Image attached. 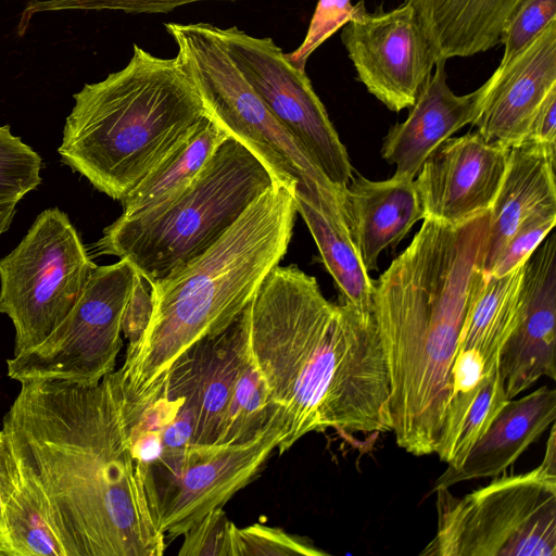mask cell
Wrapping results in <instances>:
<instances>
[{
    "label": "cell",
    "instance_id": "6da1fadb",
    "mask_svg": "<svg viewBox=\"0 0 556 556\" xmlns=\"http://www.w3.org/2000/svg\"><path fill=\"white\" fill-rule=\"evenodd\" d=\"M2 430L47 498L66 556H161L113 372L94 384L21 382Z\"/></svg>",
    "mask_w": 556,
    "mask_h": 556
},
{
    "label": "cell",
    "instance_id": "7a4b0ae2",
    "mask_svg": "<svg viewBox=\"0 0 556 556\" xmlns=\"http://www.w3.org/2000/svg\"><path fill=\"white\" fill-rule=\"evenodd\" d=\"M245 339L280 415L279 454L311 432L391 431L388 369L372 313L330 302L315 277L277 265L248 306Z\"/></svg>",
    "mask_w": 556,
    "mask_h": 556
},
{
    "label": "cell",
    "instance_id": "3957f363",
    "mask_svg": "<svg viewBox=\"0 0 556 556\" xmlns=\"http://www.w3.org/2000/svg\"><path fill=\"white\" fill-rule=\"evenodd\" d=\"M490 211L463 224L431 218L374 281L372 316L390 387L391 432L407 453H435L451 369L472 296L482 282Z\"/></svg>",
    "mask_w": 556,
    "mask_h": 556
},
{
    "label": "cell",
    "instance_id": "277c9868",
    "mask_svg": "<svg viewBox=\"0 0 556 556\" xmlns=\"http://www.w3.org/2000/svg\"><path fill=\"white\" fill-rule=\"evenodd\" d=\"M296 213L294 189L275 182L207 251L149 283V325L113 371L127 419L155 397L185 351L240 316L287 253Z\"/></svg>",
    "mask_w": 556,
    "mask_h": 556
},
{
    "label": "cell",
    "instance_id": "5b68a950",
    "mask_svg": "<svg viewBox=\"0 0 556 556\" xmlns=\"http://www.w3.org/2000/svg\"><path fill=\"white\" fill-rule=\"evenodd\" d=\"M66 118L62 162L123 201L207 115L178 60L132 45L125 67L86 84Z\"/></svg>",
    "mask_w": 556,
    "mask_h": 556
},
{
    "label": "cell",
    "instance_id": "8992f818",
    "mask_svg": "<svg viewBox=\"0 0 556 556\" xmlns=\"http://www.w3.org/2000/svg\"><path fill=\"white\" fill-rule=\"evenodd\" d=\"M275 182L268 166L228 136L190 184L154 206L122 214L97 248L154 282L207 251Z\"/></svg>",
    "mask_w": 556,
    "mask_h": 556
},
{
    "label": "cell",
    "instance_id": "52a82bcc",
    "mask_svg": "<svg viewBox=\"0 0 556 556\" xmlns=\"http://www.w3.org/2000/svg\"><path fill=\"white\" fill-rule=\"evenodd\" d=\"M438 527L425 556H556V434L534 469L463 497L438 488Z\"/></svg>",
    "mask_w": 556,
    "mask_h": 556
},
{
    "label": "cell",
    "instance_id": "ba28073f",
    "mask_svg": "<svg viewBox=\"0 0 556 556\" xmlns=\"http://www.w3.org/2000/svg\"><path fill=\"white\" fill-rule=\"evenodd\" d=\"M176 46L181 68L201 97L207 114L229 136L240 140L270 169L281 185L309 195H342L309 161L268 111L235 65L210 23H165Z\"/></svg>",
    "mask_w": 556,
    "mask_h": 556
},
{
    "label": "cell",
    "instance_id": "9c48e42d",
    "mask_svg": "<svg viewBox=\"0 0 556 556\" xmlns=\"http://www.w3.org/2000/svg\"><path fill=\"white\" fill-rule=\"evenodd\" d=\"M96 265L68 216L41 212L0 258V313L15 329L14 355L41 344L80 299Z\"/></svg>",
    "mask_w": 556,
    "mask_h": 556
},
{
    "label": "cell",
    "instance_id": "30bf717a",
    "mask_svg": "<svg viewBox=\"0 0 556 556\" xmlns=\"http://www.w3.org/2000/svg\"><path fill=\"white\" fill-rule=\"evenodd\" d=\"M135 276L125 260L96 265L80 299L59 327L38 346L7 361L8 376L18 382L94 384L113 372Z\"/></svg>",
    "mask_w": 556,
    "mask_h": 556
},
{
    "label": "cell",
    "instance_id": "8fae6325",
    "mask_svg": "<svg viewBox=\"0 0 556 556\" xmlns=\"http://www.w3.org/2000/svg\"><path fill=\"white\" fill-rule=\"evenodd\" d=\"M217 31L268 111L327 179L344 191L353 177L350 157L305 70L296 67L270 37H254L237 26Z\"/></svg>",
    "mask_w": 556,
    "mask_h": 556
},
{
    "label": "cell",
    "instance_id": "7c38bea8",
    "mask_svg": "<svg viewBox=\"0 0 556 556\" xmlns=\"http://www.w3.org/2000/svg\"><path fill=\"white\" fill-rule=\"evenodd\" d=\"M282 437L283 427L276 410L265 429L250 442L192 451L176 473L146 476L159 530L174 540L204 515L223 507L256 477Z\"/></svg>",
    "mask_w": 556,
    "mask_h": 556
},
{
    "label": "cell",
    "instance_id": "4fadbf2b",
    "mask_svg": "<svg viewBox=\"0 0 556 556\" xmlns=\"http://www.w3.org/2000/svg\"><path fill=\"white\" fill-rule=\"evenodd\" d=\"M341 40L357 79L394 112L415 103L437 61L407 1L388 12L369 13L361 0L343 27Z\"/></svg>",
    "mask_w": 556,
    "mask_h": 556
},
{
    "label": "cell",
    "instance_id": "5bb4252c",
    "mask_svg": "<svg viewBox=\"0 0 556 556\" xmlns=\"http://www.w3.org/2000/svg\"><path fill=\"white\" fill-rule=\"evenodd\" d=\"M508 152L509 148L486 141L478 131L442 142L415 179L425 218L459 225L490 211Z\"/></svg>",
    "mask_w": 556,
    "mask_h": 556
},
{
    "label": "cell",
    "instance_id": "9a60e30c",
    "mask_svg": "<svg viewBox=\"0 0 556 556\" xmlns=\"http://www.w3.org/2000/svg\"><path fill=\"white\" fill-rule=\"evenodd\" d=\"M523 264L504 275L485 274L472 296L451 369L445 420L452 427L462 425L498 370L500 352L518 318Z\"/></svg>",
    "mask_w": 556,
    "mask_h": 556
},
{
    "label": "cell",
    "instance_id": "2e32d148",
    "mask_svg": "<svg viewBox=\"0 0 556 556\" xmlns=\"http://www.w3.org/2000/svg\"><path fill=\"white\" fill-rule=\"evenodd\" d=\"M556 235L551 232L523 264L517 323L498 356L507 400L540 378L556 379Z\"/></svg>",
    "mask_w": 556,
    "mask_h": 556
},
{
    "label": "cell",
    "instance_id": "e0dca14e",
    "mask_svg": "<svg viewBox=\"0 0 556 556\" xmlns=\"http://www.w3.org/2000/svg\"><path fill=\"white\" fill-rule=\"evenodd\" d=\"M483 87L471 123L477 131L506 148L523 142L539 106L556 88V18Z\"/></svg>",
    "mask_w": 556,
    "mask_h": 556
},
{
    "label": "cell",
    "instance_id": "ac0fdd59",
    "mask_svg": "<svg viewBox=\"0 0 556 556\" xmlns=\"http://www.w3.org/2000/svg\"><path fill=\"white\" fill-rule=\"evenodd\" d=\"M445 63L435 61L434 73L409 108L407 118L392 126L383 138L381 155L395 165L394 178L414 180L428 156L471 124L479 112L483 85L468 94H455L446 84Z\"/></svg>",
    "mask_w": 556,
    "mask_h": 556
},
{
    "label": "cell",
    "instance_id": "d6986e66",
    "mask_svg": "<svg viewBox=\"0 0 556 556\" xmlns=\"http://www.w3.org/2000/svg\"><path fill=\"white\" fill-rule=\"evenodd\" d=\"M351 237L367 271L377 269L382 251L397 244L425 208L415 179L369 180L352 177L340 200Z\"/></svg>",
    "mask_w": 556,
    "mask_h": 556
},
{
    "label": "cell",
    "instance_id": "ffe728a7",
    "mask_svg": "<svg viewBox=\"0 0 556 556\" xmlns=\"http://www.w3.org/2000/svg\"><path fill=\"white\" fill-rule=\"evenodd\" d=\"M556 419V390L543 386L520 399H510L485 432L472 444L458 467H448L434 490L503 473Z\"/></svg>",
    "mask_w": 556,
    "mask_h": 556
},
{
    "label": "cell",
    "instance_id": "44dd1931",
    "mask_svg": "<svg viewBox=\"0 0 556 556\" xmlns=\"http://www.w3.org/2000/svg\"><path fill=\"white\" fill-rule=\"evenodd\" d=\"M556 146L521 142L509 148L506 170L490 208L482 270L490 274L520 223L536 208L556 204Z\"/></svg>",
    "mask_w": 556,
    "mask_h": 556
},
{
    "label": "cell",
    "instance_id": "7402d4cb",
    "mask_svg": "<svg viewBox=\"0 0 556 556\" xmlns=\"http://www.w3.org/2000/svg\"><path fill=\"white\" fill-rule=\"evenodd\" d=\"M415 9L437 60L471 56L501 42L523 0H405Z\"/></svg>",
    "mask_w": 556,
    "mask_h": 556
},
{
    "label": "cell",
    "instance_id": "603a6c76",
    "mask_svg": "<svg viewBox=\"0 0 556 556\" xmlns=\"http://www.w3.org/2000/svg\"><path fill=\"white\" fill-rule=\"evenodd\" d=\"M296 211L307 225L323 262L334 279L340 302L372 313L374 281L351 237L337 195L309 200L294 192Z\"/></svg>",
    "mask_w": 556,
    "mask_h": 556
},
{
    "label": "cell",
    "instance_id": "cb8c5ba5",
    "mask_svg": "<svg viewBox=\"0 0 556 556\" xmlns=\"http://www.w3.org/2000/svg\"><path fill=\"white\" fill-rule=\"evenodd\" d=\"M248 306L225 331L200 340L201 365L191 450L215 447L219 439L245 339Z\"/></svg>",
    "mask_w": 556,
    "mask_h": 556
},
{
    "label": "cell",
    "instance_id": "d4e9b609",
    "mask_svg": "<svg viewBox=\"0 0 556 556\" xmlns=\"http://www.w3.org/2000/svg\"><path fill=\"white\" fill-rule=\"evenodd\" d=\"M228 136L207 114L194 131L122 201L123 214L154 206L185 188Z\"/></svg>",
    "mask_w": 556,
    "mask_h": 556
},
{
    "label": "cell",
    "instance_id": "484cf974",
    "mask_svg": "<svg viewBox=\"0 0 556 556\" xmlns=\"http://www.w3.org/2000/svg\"><path fill=\"white\" fill-rule=\"evenodd\" d=\"M3 520L12 556H66L46 496L22 468Z\"/></svg>",
    "mask_w": 556,
    "mask_h": 556
},
{
    "label": "cell",
    "instance_id": "4316f807",
    "mask_svg": "<svg viewBox=\"0 0 556 556\" xmlns=\"http://www.w3.org/2000/svg\"><path fill=\"white\" fill-rule=\"evenodd\" d=\"M276 410L269 402L265 383L249 358L244 339L222 432L215 447L250 442L265 429Z\"/></svg>",
    "mask_w": 556,
    "mask_h": 556
},
{
    "label": "cell",
    "instance_id": "83f0119b",
    "mask_svg": "<svg viewBox=\"0 0 556 556\" xmlns=\"http://www.w3.org/2000/svg\"><path fill=\"white\" fill-rule=\"evenodd\" d=\"M42 160L28 144L0 126V204L17 203L40 182Z\"/></svg>",
    "mask_w": 556,
    "mask_h": 556
},
{
    "label": "cell",
    "instance_id": "f1b7e54d",
    "mask_svg": "<svg viewBox=\"0 0 556 556\" xmlns=\"http://www.w3.org/2000/svg\"><path fill=\"white\" fill-rule=\"evenodd\" d=\"M308 540L280 528L254 523L232 530V556H324Z\"/></svg>",
    "mask_w": 556,
    "mask_h": 556
},
{
    "label": "cell",
    "instance_id": "f546056e",
    "mask_svg": "<svg viewBox=\"0 0 556 556\" xmlns=\"http://www.w3.org/2000/svg\"><path fill=\"white\" fill-rule=\"evenodd\" d=\"M498 371L481 387L469 407L452 447L448 467H458L472 444L485 432L494 417L507 402Z\"/></svg>",
    "mask_w": 556,
    "mask_h": 556
},
{
    "label": "cell",
    "instance_id": "4dcf8cb0",
    "mask_svg": "<svg viewBox=\"0 0 556 556\" xmlns=\"http://www.w3.org/2000/svg\"><path fill=\"white\" fill-rule=\"evenodd\" d=\"M211 0H31L22 12L18 33L22 35L35 14L56 11H122L125 13H168L179 7ZM235 1V0H215Z\"/></svg>",
    "mask_w": 556,
    "mask_h": 556
},
{
    "label": "cell",
    "instance_id": "1f68e13d",
    "mask_svg": "<svg viewBox=\"0 0 556 556\" xmlns=\"http://www.w3.org/2000/svg\"><path fill=\"white\" fill-rule=\"evenodd\" d=\"M555 223L556 204L536 208L514 231L490 274L504 275L522 265L552 231Z\"/></svg>",
    "mask_w": 556,
    "mask_h": 556
},
{
    "label": "cell",
    "instance_id": "d6a6232c",
    "mask_svg": "<svg viewBox=\"0 0 556 556\" xmlns=\"http://www.w3.org/2000/svg\"><path fill=\"white\" fill-rule=\"evenodd\" d=\"M554 18L556 0H523L502 33L504 54L495 71L503 70Z\"/></svg>",
    "mask_w": 556,
    "mask_h": 556
},
{
    "label": "cell",
    "instance_id": "836d02e7",
    "mask_svg": "<svg viewBox=\"0 0 556 556\" xmlns=\"http://www.w3.org/2000/svg\"><path fill=\"white\" fill-rule=\"evenodd\" d=\"M232 523L223 507L194 522L184 534L179 556H232Z\"/></svg>",
    "mask_w": 556,
    "mask_h": 556
},
{
    "label": "cell",
    "instance_id": "e575fe53",
    "mask_svg": "<svg viewBox=\"0 0 556 556\" xmlns=\"http://www.w3.org/2000/svg\"><path fill=\"white\" fill-rule=\"evenodd\" d=\"M354 13L350 0H318L302 43L287 58L299 68L305 70L311 54L339 28L343 27Z\"/></svg>",
    "mask_w": 556,
    "mask_h": 556
},
{
    "label": "cell",
    "instance_id": "d590c367",
    "mask_svg": "<svg viewBox=\"0 0 556 556\" xmlns=\"http://www.w3.org/2000/svg\"><path fill=\"white\" fill-rule=\"evenodd\" d=\"M152 307L150 285L136 271L123 318V333L128 339V345L135 344L143 334L151 318Z\"/></svg>",
    "mask_w": 556,
    "mask_h": 556
},
{
    "label": "cell",
    "instance_id": "8d00e7d4",
    "mask_svg": "<svg viewBox=\"0 0 556 556\" xmlns=\"http://www.w3.org/2000/svg\"><path fill=\"white\" fill-rule=\"evenodd\" d=\"M21 478V468L11 450L8 438L3 430H0V530L8 539L4 530L3 513L4 506L16 489ZM9 545V543H8ZM10 547V546H9ZM11 551V549H10ZM12 556V554H11Z\"/></svg>",
    "mask_w": 556,
    "mask_h": 556
},
{
    "label": "cell",
    "instance_id": "74e56055",
    "mask_svg": "<svg viewBox=\"0 0 556 556\" xmlns=\"http://www.w3.org/2000/svg\"><path fill=\"white\" fill-rule=\"evenodd\" d=\"M556 146V88L539 106L523 142Z\"/></svg>",
    "mask_w": 556,
    "mask_h": 556
},
{
    "label": "cell",
    "instance_id": "f35d334b",
    "mask_svg": "<svg viewBox=\"0 0 556 556\" xmlns=\"http://www.w3.org/2000/svg\"><path fill=\"white\" fill-rule=\"evenodd\" d=\"M16 204L14 202L0 204V236L9 230L16 212Z\"/></svg>",
    "mask_w": 556,
    "mask_h": 556
},
{
    "label": "cell",
    "instance_id": "ab89813d",
    "mask_svg": "<svg viewBox=\"0 0 556 556\" xmlns=\"http://www.w3.org/2000/svg\"><path fill=\"white\" fill-rule=\"evenodd\" d=\"M0 556H11L10 547L7 543L4 535L0 530Z\"/></svg>",
    "mask_w": 556,
    "mask_h": 556
}]
</instances>
